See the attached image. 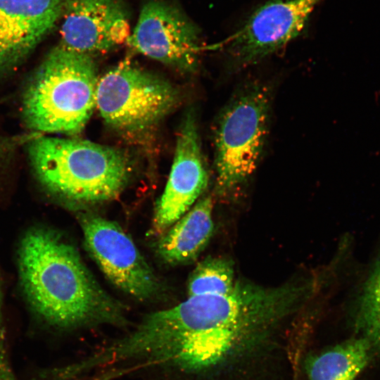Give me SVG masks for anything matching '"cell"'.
I'll use <instances>...</instances> for the list:
<instances>
[{
    "instance_id": "obj_8",
    "label": "cell",
    "mask_w": 380,
    "mask_h": 380,
    "mask_svg": "<svg viewBox=\"0 0 380 380\" xmlns=\"http://www.w3.org/2000/svg\"><path fill=\"white\" fill-rule=\"evenodd\" d=\"M322 0H277L258 9L230 39L229 51L247 65L277 51L303 30Z\"/></svg>"
},
{
    "instance_id": "obj_7",
    "label": "cell",
    "mask_w": 380,
    "mask_h": 380,
    "mask_svg": "<svg viewBox=\"0 0 380 380\" xmlns=\"http://www.w3.org/2000/svg\"><path fill=\"white\" fill-rule=\"evenodd\" d=\"M127 42L137 52L180 72H189L197 66L198 31L184 13L168 3H146Z\"/></svg>"
},
{
    "instance_id": "obj_12",
    "label": "cell",
    "mask_w": 380,
    "mask_h": 380,
    "mask_svg": "<svg viewBox=\"0 0 380 380\" xmlns=\"http://www.w3.org/2000/svg\"><path fill=\"white\" fill-rule=\"evenodd\" d=\"M213 206L210 196L201 199L160 236L156 251L163 262L178 265L196 259L213 231Z\"/></svg>"
},
{
    "instance_id": "obj_17",
    "label": "cell",
    "mask_w": 380,
    "mask_h": 380,
    "mask_svg": "<svg viewBox=\"0 0 380 380\" xmlns=\"http://www.w3.org/2000/svg\"><path fill=\"white\" fill-rule=\"evenodd\" d=\"M5 335L1 311V295L0 291V362L6 361Z\"/></svg>"
},
{
    "instance_id": "obj_9",
    "label": "cell",
    "mask_w": 380,
    "mask_h": 380,
    "mask_svg": "<svg viewBox=\"0 0 380 380\" xmlns=\"http://www.w3.org/2000/svg\"><path fill=\"white\" fill-rule=\"evenodd\" d=\"M208 174L203 160L196 120L189 114L176 141L174 160L165 190L153 219V234L160 236L184 215L203 193Z\"/></svg>"
},
{
    "instance_id": "obj_16",
    "label": "cell",
    "mask_w": 380,
    "mask_h": 380,
    "mask_svg": "<svg viewBox=\"0 0 380 380\" xmlns=\"http://www.w3.org/2000/svg\"><path fill=\"white\" fill-rule=\"evenodd\" d=\"M120 377L118 369L110 368L98 371L81 380H116ZM0 380H17L8 362L0 364Z\"/></svg>"
},
{
    "instance_id": "obj_6",
    "label": "cell",
    "mask_w": 380,
    "mask_h": 380,
    "mask_svg": "<svg viewBox=\"0 0 380 380\" xmlns=\"http://www.w3.org/2000/svg\"><path fill=\"white\" fill-rule=\"evenodd\" d=\"M80 222L88 253L114 286L141 301L161 293L160 279L118 223L92 213H82Z\"/></svg>"
},
{
    "instance_id": "obj_4",
    "label": "cell",
    "mask_w": 380,
    "mask_h": 380,
    "mask_svg": "<svg viewBox=\"0 0 380 380\" xmlns=\"http://www.w3.org/2000/svg\"><path fill=\"white\" fill-rule=\"evenodd\" d=\"M270 93L251 86L222 110L215 132V168L220 191L234 189L255 170L266 139Z\"/></svg>"
},
{
    "instance_id": "obj_1",
    "label": "cell",
    "mask_w": 380,
    "mask_h": 380,
    "mask_svg": "<svg viewBox=\"0 0 380 380\" xmlns=\"http://www.w3.org/2000/svg\"><path fill=\"white\" fill-rule=\"evenodd\" d=\"M18 265L30 305L50 325L65 330L129 325L127 307L101 286L75 248L56 232L30 230Z\"/></svg>"
},
{
    "instance_id": "obj_14",
    "label": "cell",
    "mask_w": 380,
    "mask_h": 380,
    "mask_svg": "<svg viewBox=\"0 0 380 380\" xmlns=\"http://www.w3.org/2000/svg\"><path fill=\"white\" fill-rule=\"evenodd\" d=\"M356 307V329L380 348V255L362 283Z\"/></svg>"
},
{
    "instance_id": "obj_11",
    "label": "cell",
    "mask_w": 380,
    "mask_h": 380,
    "mask_svg": "<svg viewBox=\"0 0 380 380\" xmlns=\"http://www.w3.org/2000/svg\"><path fill=\"white\" fill-rule=\"evenodd\" d=\"M63 8L61 0H0V77L33 51Z\"/></svg>"
},
{
    "instance_id": "obj_3",
    "label": "cell",
    "mask_w": 380,
    "mask_h": 380,
    "mask_svg": "<svg viewBox=\"0 0 380 380\" xmlns=\"http://www.w3.org/2000/svg\"><path fill=\"white\" fill-rule=\"evenodd\" d=\"M98 80L91 55L60 44L48 54L25 94L28 126L49 133H80L96 108Z\"/></svg>"
},
{
    "instance_id": "obj_5",
    "label": "cell",
    "mask_w": 380,
    "mask_h": 380,
    "mask_svg": "<svg viewBox=\"0 0 380 380\" xmlns=\"http://www.w3.org/2000/svg\"><path fill=\"white\" fill-rule=\"evenodd\" d=\"M178 101L176 89L163 78L130 62L99 77L96 108L112 127L140 132L163 118Z\"/></svg>"
},
{
    "instance_id": "obj_15",
    "label": "cell",
    "mask_w": 380,
    "mask_h": 380,
    "mask_svg": "<svg viewBox=\"0 0 380 380\" xmlns=\"http://www.w3.org/2000/svg\"><path fill=\"white\" fill-rule=\"evenodd\" d=\"M235 282L234 267L230 260L208 258L192 272L188 281V296L227 293L232 291Z\"/></svg>"
},
{
    "instance_id": "obj_10",
    "label": "cell",
    "mask_w": 380,
    "mask_h": 380,
    "mask_svg": "<svg viewBox=\"0 0 380 380\" xmlns=\"http://www.w3.org/2000/svg\"><path fill=\"white\" fill-rule=\"evenodd\" d=\"M62 44L91 55L127 42L129 15L118 0H67L63 3Z\"/></svg>"
},
{
    "instance_id": "obj_2",
    "label": "cell",
    "mask_w": 380,
    "mask_h": 380,
    "mask_svg": "<svg viewBox=\"0 0 380 380\" xmlns=\"http://www.w3.org/2000/svg\"><path fill=\"white\" fill-rule=\"evenodd\" d=\"M30 157L40 182L52 194L78 205H94L118 198L132 172L120 150L86 140L39 137Z\"/></svg>"
},
{
    "instance_id": "obj_13",
    "label": "cell",
    "mask_w": 380,
    "mask_h": 380,
    "mask_svg": "<svg viewBox=\"0 0 380 380\" xmlns=\"http://www.w3.org/2000/svg\"><path fill=\"white\" fill-rule=\"evenodd\" d=\"M370 346L363 337L312 352L304 357L301 369L307 380H355L368 363Z\"/></svg>"
}]
</instances>
